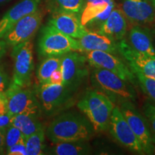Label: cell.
<instances>
[{
	"label": "cell",
	"instance_id": "1",
	"mask_svg": "<svg viewBox=\"0 0 155 155\" xmlns=\"http://www.w3.org/2000/svg\"><path fill=\"white\" fill-rule=\"evenodd\" d=\"M91 123L85 115L76 111L65 112L55 118L46 130L53 144L64 141H88L94 134Z\"/></svg>",
	"mask_w": 155,
	"mask_h": 155
},
{
	"label": "cell",
	"instance_id": "2",
	"mask_svg": "<svg viewBox=\"0 0 155 155\" xmlns=\"http://www.w3.org/2000/svg\"><path fill=\"white\" fill-rule=\"evenodd\" d=\"M78 108L91 123L95 131L108 129L114 104L98 91H88L77 104Z\"/></svg>",
	"mask_w": 155,
	"mask_h": 155
},
{
	"label": "cell",
	"instance_id": "3",
	"mask_svg": "<svg viewBox=\"0 0 155 155\" xmlns=\"http://www.w3.org/2000/svg\"><path fill=\"white\" fill-rule=\"evenodd\" d=\"M91 79L93 86L108 96L114 104L124 101H134L137 98V93L131 83L111 71L94 68Z\"/></svg>",
	"mask_w": 155,
	"mask_h": 155
},
{
	"label": "cell",
	"instance_id": "4",
	"mask_svg": "<svg viewBox=\"0 0 155 155\" xmlns=\"http://www.w3.org/2000/svg\"><path fill=\"white\" fill-rule=\"evenodd\" d=\"M39 54L42 57L63 55L70 52L81 53L78 40L62 33L48 24L41 31L38 42Z\"/></svg>",
	"mask_w": 155,
	"mask_h": 155
},
{
	"label": "cell",
	"instance_id": "5",
	"mask_svg": "<svg viewBox=\"0 0 155 155\" xmlns=\"http://www.w3.org/2000/svg\"><path fill=\"white\" fill-rule=\"evenodd\" d=\"M120 111L137 137L144 154H153L155 152L154 139L145 116L139 112L131 101L119 103Z\"/></svg>",
	"mask_w": 155,
	"mask_h": 155
},
{
	"label": "cell",
	"instance_id": "6",
	"mask_svg": "<svg viewBox=\"0 0 155 155\" xmlns=\"http://www.w3.org/2000/svg\"><path fill=\"white\" fill-rule=\"evenodd\" d=\"M73 93L63 83H42L38 89L42 110L47 115H53L68 108L73 102Z\"/></svg>",
	"mask_w": 155,
	"mask_h": 155
},
{
	"label": "cell",
	"instance_id": "7",
	"mask_svg": "<svg viewBox=\"0 0 155 155\" xmlns=\"http://www.w3.org/2000/svg\"><path fill=\"white\" fill-rule=\"evenodd\" d=\"M8 111L10 115L29 114L39 116L42 111L40 103L33 92L11 83L4 91Z\"/></svg>",
	"mask_w": 155,
	"mask_h": 155
},
{
	"label": "cell",
	"instance_id": "8",
	"mask_svg": "<svg viewBox=\"0 0 155 155\" xmlns=\"http://www.w3.org/2000/svg\"><path fill=\"white\" fill-rule=\"evenodd\" d=\"M88 63L86 55L80 52L73 51L63 55L61 71L64 86L75 92L88 77Z\"/></svg>",
	"mask_w": 155,
	"mask_h": 155
},
{
	"label": "cell",
	"instance_id": "9",
	"mask_svg": "<svg viewBox=\"0 0 155 155\" xmlns=\"http://www.w3.org/2000/svg\"><path fill=\"white\" fill-rule=\"evenodd\" d=\"M12 56L15 60L12 82L22 88H28L34 69L33 44L31 40L13 46Z\"/></svg>",
	"mask_w": 155,
	"mask_h": 155
},
{
	"label": "cell",
	"instance_id": "10",
	"mask_svg": "<svg viewBox=\"0 0 155 155\" xmlns=\"http://www.w3.org/2000/svg\"><path fill=\"white\" fill-rule=\"evenodd\" d=\"M87 61L93 68H102L115 73L118 76L131 84H135L137 78L129 65L114 54L104 51L85 52Z\"/></svg>",
	"mask_w": 155,
	"mask_h": 155
},
{
	"label": "cell",
	"instance_id": "11",
	"mask_svg": "<svg viewBox=\"0 0 155 155\" xmlns=\"http://www.w3.org/2000/svg\"><path fill=\"white\" fill-rule=\"evenodd\" d=\"M108 129L112 137L124 147L137 154H144L140 142L118 106H114Z\"/></svg>",
	"mask_w": 155,
	"mask_h": 155
},
{
	"label": "cell",
	"instance_id": "12",
	"mask_svg": "<svg viewBox=\"0 0 155 155\" xmlns=\"http://www.w3.org/2000/svg\"><path fill=\"white\" fill-rule=\"evenodd\" d=\"M42 19V14L38 9L27 15L19 20L4 36V40L9 46H15L30 40L40 28Z\"/></svg>",
	"mask_w": 155,
	"mask_h": 155
},
{
	"label": "cell",
	"instance_id": "13",
	"mask_svg": "<svg viewBox=\"0 0 155 155\" xmlns=\"http://www.w3.org/2000/svg\"><path fill=\"white\" fill-rule=\"evenodd\" d=\"M49 25L62 33L77 40L82 38L88 31L81 22L80 14L71 12H53Z\"/></svg>",
	"mask_w": 155,
	"mask_h": 155
},
{
	"label": "cell",
	"instance_id": "14",
	"mask_svg": "<svg viewBox=\"0 0 155 155\" xmlns=\"http://www.w3.org/2000/svg\"><path fill=\"white\" fill-rule=\"evenodd\" d=\"M116 42L118 52L128 62L129 66L155 80V57L136 51L124 39Z\"/></svg>",
	"mask_w": 155,
	"mask_h": 155
},
{
	"label": "cell",
	"instance_id": "15",
	"mask_svg": "<svg viewBox=\"0 0 155 155\" xmlns=\"http://www.w3.org/2000/svg\"><path fill=\"white\" fill-rule=\"evenodd\" d=\"M120 9L131 24L144 25L155 20L154 11L150 0H122Z\"/></svg>",
	"mask_w": 155,
	"mask_h": 155
},
{
	"label": "cell",
	"instance_id": "16",
	"mask_svg": "<svg viewBox=\"0 0 155 155\" xmlns=\"http://www.w3.org/2000/svg\"><path fill=\"white\" fill-rule=\"evenodd\" d=\"M40 2V0H22L9 9L0 19V39L3 38L19 20L38 10Z\"/></svg>",
	"mask_w": 155,
	"mask_h": 155
},
{
	"label": "cell",
	"instance_id": "17",
	"mask_svg": "<svg viewBox=\"0 0 155 155\" xmlns=\"http://www.w3.org/2000/svg\"><path fill=\"white\" fill-rule=\"evenodd\" d=\"M81 53L88 51H104L117 54V42L105 35L92 31H87L82 38L78 39Z\"/></svg>",
	"mask_w": 155,
	"mask_h": 155
},
{
	"label": "cell",
	"instance_id": "18",
	"mask_svg": "<svg viewBox=\"0 0 155 155\" xmlns=\"http://www.w3.org/2000/svg\"><path fill=\"white\" fill-rule=\"evenodd\" d=\"M127 32V22L120 9H114L103 23L98 33L118 42L124 39Z\"/></svg>",
	"mask_w": 155,
	"mask_h": 155
},
{
	"label": "cell",
	"instance_id": "19",
	"mask_svg": "<svg viewBox=\"0 0 155 155\" xmlns=\"http://www.w3.org/2000/svg\"><path fill=\"white\" fill-rule=\"evenodd\" d=\"M128 43L136 51L155 57V48L152 32L148 28L139 25L134 26L129 30Z\"/></svg>",
	"mask_w": 155,
	"mask_h": 155
},
{
	"label": "cell",
	"instance_id": "20",
	"mask_svg": "<svg viewBox=\"0 0 155 155\" xmlns=\"http://www.w3.org/2000/svg\"><path fill=\"white\" fill-rule=\"evenodd\" d=\"M54 146L50 154L55 155H86L91 152V147L87 141H64Z\"/></svg>",
	"mask_w": 155,
	"mask_h": 155
},
{
	"label": "cell",
	"instance_id": "21",
	"mask_svg": "<svg viewBox=\"0 0 155 155\" xmlns=\"http://www.w3.org/2000/svg\"><path fill=\"white\" fill-rule=\"evenodd\" d=\"M11 125L17 127L25 137H28L42 129V125L38 116L29 114H15L12 117Z\"/></svg>",
	"mask_w": 155,
	"mask_h": 155
},
{
	"label": "cell",
	"instance_id": "22",
	"mask_svg": "<svg viewBox=\"0 0 155 155\" xmlns=\"http://www.w3.org/2000/svg\"><path fill=\"white\" fill-rule=\"evenodd\" d=\"M62 56H49L42 62L37 71V77L40 84L47 83L52 74L61 68Z\"/></svg>",
	"mask_w": 155,
	"mask_h": 155
},
{
	"label": "cell",
	"instance_id": "23",
	"mask_svg": "<svg viewBox=\"0 0 155 155\" xmlns=\"http://www.w3.org/2000/svg\"><path fill=\"white\" fill-rule=\"evenodd\" d=\"M45 132L43 128L25 137L27 155H40L44 154Z\"/></svg>",
	"mask_w": 155,
	"mask_h": 155
},
{
	"label": "cell",
	"instance_id": "24",
	"mask_svg": "<svg viewBox=\"0 0 155 155\" xmlns=\"http://www.w3.org/2000/svg\"><path fill=\"white\" fill-rule=\"evenodd\" d=\"M113 2H88L81 15V22L86 26L87 23L101 14L107 9L108 5Z\"/></svg>",
	"mask_w": 155,
	"mask_h": 155
},
{
	"label": "cell",
	"instance_id": "25",
	"mask_svg": "<svg viewBox=\"0 0 155 155\" xmlns=\"http://www.w3.org/2000/svg\"><path fill=\"white\" fill-rule=\"evenodd\" d=\"M84 0H50V9L53 12L65 11L80 14Z\"/></svg>",
	"mask_w": 155,
	"mask_h": 155
},
{
	"label": "cell",
	"instance_id": "26",
	"mask_svg": "<svg viewBox=\"0 0 155 155\" xmlns=\"http://www.w3.org/2000/svg\"><path fill=\"white\" fill-rule=\"evenodd\" d=\"M130 67V66H129ZM131 68L134 73L137 81L144 94L150 98V100L155 104V80L152 78L147 77L134 68Z\"/></svg>",
	"mask_w": 155,
	"mask_h": 155
},
{
	"label": "cell",
	"instance_id": "27",
	"mask_svg": "<svg viewBox=\"0 0 155 155\" xmlns=\"http://www.w3.org/2000/svg\"><path fill=\"white\" fill-rule=\"evenodd\" d=\"M114 9V2L111 3L108 7H107V9H106L104 12H102L101 14H100L99 15H98L96 17H95L94 19H93L92 20H91L90 22L87 23L86 25V26L87 28L86 29H90V30L96 31L98 32V31L99 30V29L101 25H103V23L106 21V19L108 18V17L109 16V15L111 14V11ZM85 26V27H86Z\"/></svg>",
	"mask_w": 155,
	"mask_h": 155
},
{
	"label": "cell",
	"instance_id": "28",
	"mask_svg": "<svg viewBox=\"0 0 155 155\" xmlns=\"http://www.w3.org/2000/svg\"><path fill=\"white\" fill-rule=\"evenodd\" d=\"M25 139V137L24 135L17 127L10 125L6 130L5 147H7V149L9 148V147L12 146Z\"/></svg>",
	"mask_w": 155,
	"mask_h": 155
},
{
	"label": "cell",
	"instance_id": "29",
	"mask_svg": "<svg viewBox=\"0 0 155 155\" xmlns=\"http://www.w3.org/2000/svg\"><path fill=\"white\" fill-rule=\"evenodd\" d=\"M142 109L152 132L155 137V104L151 101H147L143 105Z\"/></svg>",
	"mask_w": 155,
	"mask_h": 155
},
{
	"label": "cell",
	"instance_id": "30",
	"mask_svg": "<svg viewBox=\"0 0 155 155\" xmlns=\"http://www.w3.org/2000/svg\"><path fill=\"white\" fill-rule=\"evenodd\" d=\"M7 150V154L9 155H27L25 139H22V141L9 147Z\"/></svg>",
	"mask_w": 155,
	"mask_h": 155
},
{
	"label": "cell",
	"instance_id": "31",
	"mask_svg": "<svg viewBox=\"0 0 155 155\" xmlns=\"http://www.w3.org/2000/svg\"><path fill=\"white\" fill-rule=\"evenodd\" d=\"M9 77L4 68L0 65V92L5 91L9 86Z\"/></svg>",
	"mask_w": 155,
	"mask_h": 155
},
{
	"label": "cell",
	"instance_id": "32",
	"mask_svg": "<svg viewBox=\"0 0 155 155\" xmlns=\"http://www.w3.org/2000/svg\"><path fill=\"white\" fill-rule=\"evenodd\" d=\"M47 83H53V84H61V83H63V78H62L61 68L59 69L56 70L55 72L52 74Z\"/></svg>",
	"mask_w": 155,
	"mask_h": 155
},
{
	"label": "cell",
	"instance_id": "33",
	"mask_svg": "<svg viewBox=\"0 0 155 155\" xmlns=\"http://www.w3.org/2000/svg\"><path fill=\"white\" fill-rule=\"evenodd\" d=\"M12 116L9 114L0 115V129H7L11 125Z\"/></svg>",
	"mask_w": 155,
	"mask_h": 155
},
{
	"label": "cell",
	"instance_id": "34",
	"mask_svg": "<svg viewBox=\"0 0 155 155\" xmlns=\"http://www.w3.org/2000/svg\"><path fill=\"white\" fill-rule=\"evenodd\" d=\"M9 114L8 111V108L7 106V101L5 94L3 92H0V115Z\"/></svg>",
	"mask_w": 155,
	"mask_h": 155
},
{
	"label": "cell",
	"instance_id": "35",
	"mask_svg": "<svg viewBox=\"0 0 155 155\" xmlns=\"http://www.w3.org/2000/svg\"><path fill=\"white\" fill-rule=\"evenodd\" d=\"M7 129H0V154H2L5 147V134Z\"/></svg>",
	"mask_w": 155,
	"mask_h": 155
},
{
	"label": "cell",
	"instance_id": "36",
	"mask_svg": "<svg viewBox=\"0 0 155 155\" xmlns=\"http://www.w3.org/2000/svg\"><path fill=\"white\" fill-rule=\"evenodd\" d=\"M7 43L5 40H0V60L2 58L7 52Z\"/></svg>",
	"mask_w": 155,
	"mask_h": 155
},
{
	"label": "cell",
	"instance_id": "37",
	"mask_svg": "<svg viewBox=\"0 0 155 155\" xmlns=\"http://www.w3.org/2000/svg\"><path fill=\"white\" fill-rule=\"evenodd\" d=\"M113 2L114 0H86V2Z\"/></svg>",
	"mask_w": 155,
	"mask_h": 155
},
{
	"label": "cell",
	"instance_id": "38",
	"mask_svg": "<svg viewBox=\"0 0 155 155\" xmlns=\"http://www.w3.org/2000/svg\"><path fill=\"white\" fill-rule=\"evenodd\" d=\"M151 5H152V7L153 9H154V14H155V0H150Z\"/></svg>",
	"mask_w": 155,
	"mask_h": 155
},
{
	"label": "cell",
	"instance_id": "39",
	"mask_svg": "<svg viewBox=\"0 0 155 155\" xmlns=\"http://www.w3.org/2000/svg\"><path fill=\"white\" fill-rule=\"evenodd\" d=\"M9 1H10V0H0V5H2V4H4L5 2H8Z\"/></svg>",
	"mask_w": 155,
	"mask_h": 155
},
{
	"label": "cell",
	"instance_id": "40",
	"mask_svg": "<svg viewBox=\"0 0 155 155\" xmlns=\"http://www.w3.org/2000/svg\"><path fill=\"white\" fill-rule=\"evenodd\" d=\"M154 48H155V45H154Z\"/></svg>",
	"mask_w": 155,
	"mask_h": 155
}]
</instances>
